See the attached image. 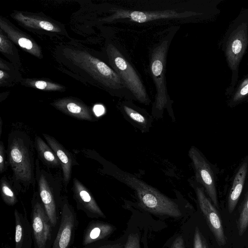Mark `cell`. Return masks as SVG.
Returning a JSON list of instances; mask_svg holds the SVG:
<instances>
[{
  "instance_id": "1",
  "label": "cell",
  "mask_w": 248,
  "mask_h": 248,
  "mask_svg": "<svg viewBox=\"0 0 248 248\" xmlns=\"http://www.w3.org/2000/svg\"><path fill=\"white\" fill-rule=\"evenodd\" d=\"M34 141L26 132L14 130L8 136L6 153L12 171L10 181L17 192L34 186L35 180Z\"/></svg>"
},
{
  "instance_id": "2",
  "label": "cell",
  "mask_w": 248,
  "mask_h": 248,
  "mask_svg": "<svg viewBox=\"0 0 248 248\" xmlns=\"http://www.w3.org/2000/svg\"><path fill=\"white\" fill-rule=\"evenodd\" d=\"M111 176L135 192L140 206L152 214L179 217L182 212L177 203L137 176L110 165Z\"/></svg>"
},
{
  "instance_id": "3",
  "label": "cell",
  "mask_w": 248,
  "mask_h": 248,
  "mask_svg": "<svg viewBox=\"0 0 248 248\" xmlns=\"http://www.w3.org/2000/svg\"><path fill=\"white\" fill-rule=\"evenodd\" d=\"M67 56L74 64L107 88L121 90L125 88L119 75L112 68L87 52L71 50Z\"/></svg>"
},
{
  "instance_id": "4",
  "label": "cell",
  "mask_w": 248,
  "mask_h": 248,
  "mask_svg": "<svg viewBox=\"0 0 248 248\" xmlns=\"http://www.w3.org/2000/svg\"><path fill=\"white\" fill-rule=\"evenodd\" d=\"M38 158L35 161V180L41 200L52 226L57 223V200L63 185L62 176L54 175L43 168Z\"/></svg>"
},
{
  "instance_id": "5",
  "label": "cell",
  "mask_w": 248,
  "mask_h": 248,
  "mask_svg": "<svg viewBox=\"0 0 248 248\" xmlns=\"http://www.w3.org/2000/svg\"><path fill=\"white\" fill-rule=\"evenodd\" d=\"M169 40L163 41L153 50L151 54L150 68L156 89L155 100L153 107L152 115L155 117H161L163 109H169L172 102L167 93L165 83V68Z\"/></svg>"
},
{
  "instance_id": "6",
  "label": "cell",
  "mask_w": 248,
  "mask_h": 248,
  "mask_svg": "<svg viewBox=\"0 0 248 248\" xmlns=\"http://www.w3.org/2000/svg\"><path fill=\"white\" fill-rule=\"evenodd\" d=\"M107 53L113 69L119 75L125 87L138 101L143 104H149L150 100L145 88L132 66L112 45L108 46Z\"/></svg>"
},
{
  "instance_id": "7",
  "label": "cell",
  "mask_w": 248,
  "mask_h": 248,
  "mask_svg": "<svg viewBox=\"0 0 248 248\" xmlns=\"http://www.w3.org/2000/svg\"><path fill=\"white\" fill-rule=\"evenodd\" d=\"M188 181L195 190L200 208L218 245L220 247L225 245L227 239L221 218L216 207L206 196L201 186L193 180L189 179Z\"/></svg>"
},
{
  "instance_id": "8",
  "label": "cell",
  "mask_w": 248,
  "mask_h": 248,
  "mask_svg": "<svg viewBox=\"0 0 248 248\" xmlns=\"http://www.w3.org/2000/svg\"><path fill=\"white\" fill-rule=\"evenodd\" d=\"M194 170L196 182L201 186L209 199L218 208V202L215 178L212 169L201 152L192 146L188 152Z\"/></svg>"
},
{
  "instance_id": "9",
  "label": "cell",
  "mask_w": 248,
  "mask_h": 248,
  "mask_svg": "<svg viewBox=\"0 0 248 248\" xmlns=\"http://www.w3.org/2000/svg\"><path fill=\"white\" fill-rule=\"evenodd\" d=\"M31 203L32 226L35 242L38 248H45L51 238V224L37 191H34Z\"/></svg>"
},
{
  "instance_id": "10",
  "label": "cell",
  "mask_w": 248,
  "mask_h": 248,
  "mask_svg": "<svg viewBox=\"0 0 248 248\" xmlns=\"http://www.w3.org/2000/svg\"><path fill=\"white\" fill-rule=\"evenodd\" d=\"M187 16L186 12H178L173 10L140 11L118 9L105 20L112 21L119 19H127L132 21L142 23L157 19L180 18L186 17Z\"/></svg>"
},
{
  "instance_id": "11",
  "label": "cell",
  "mask_w": 248,
  "mask_h": 248,
  "mask_svg": "<svg viewBox=\"0 0 248 248\" xmlns=\"http://www.w3.org/2000/svg\"><path fill=\"white\" fill-rule=\"evenodd\" d=\"M42 135L59 160L63 186L66 187L71 179L72 167L75 165H78V163L74 155L54 137L45 133H43Z\"/></svg>"
},
{
  "instance_id": "12",
  "label": "cell",
  "mask_w": 248,
  "mask_h": 248,
  "mask_svg": "<svg viewBox=\"0 0 248 248\" xmlns=\"http://www.w3.org/2000/svg\"><path fill=\"white\" fill-rule=\"evenodd\" d=\"M51 105L64 114L75 119L94 122L97 121L93 111L80 101L63 98L54 101Z\"/></svg>"
},
{
  "instance_id": "13",
  "label": "cell",
  "mask_w": 248,
  "mask_h": 248,
  "mask_svg": "<svg viewBox=\"0 0 248 248\" xmlns=\"http://www.w3.org/2000/svg\"><path fill=\"white\" fill-rule=\"evenodd\" d=\"M75 225V218L66 199L63 201L59 231L52 248H68Z\"/></svg>"
},
{
  "instance_id": "14",
  "label": "cell",
  "mask_w": 248,
  "mask_h": 248,
  "mask_svg": "<svg viewBox=\"0 0 248 248\" xmlns=\"http://www.w3.org/2000/svg\"><path fill=\"white\" fill-rule=\"evenodd\" d=\"M72 190L73 197L79 207L86 212L105 217L89 190L77 178L73 179Z\"/></svg>"
},
{
  "instance_id": "15",
  "label": "cell",
  "mask_w": 248,
  "mask_h": 248,
  "mask_svg": "<svg viewBox=\"0 0 248 248\" xmlns=\"http://www.w3.org/2000/svg\"><path fill=\"white\" fill-rule=\"evenodd\" d=\"M0 27L1 30L4 31L8 37L20 47L36 57H39L41 56L40 48L35 43L26 35L15 30L1 19L0 21Z\"/></svg>"
},
{
  "instance_id": "16",
  "label": "cell",
  "mask_w": 248,
  "mask_h": 248,
  "mask_svg": "<svg viewBox=\"0 0 248 248\" xmlns=\"http://www.w3.org/2000/svg\"><path fill=\"white\" fill-rule=\"evenodd\" d=\"M34 146L37 158L48 169L61 168V166L56 154L49 145L40 136L36 135Z\"/></svg>"
},
{
  "instance_id": "17",
  "label": "cell",
  "mask_w": 248,
  "mask_h": 248,
  "mask_svg": "<svg viewBox=\"0 0 248 248\" xmlns=\"http://www.w3.org/2000/svg\"><path fill=\"white\" fill-rule=\"evenodd\" d=\"M248 171V164L244 162L237 170L228 198V208L229 213L234 210L241 194Z\"/></svg>"
},
{
  "instance_id": "18",
  "label": "cell",
  "mask_w": 248,
  "mask_h": 248,
  "mask_svg": "<svg viewBox=\"0 0 248 248\" xmlns=\"http://www.w3.org/2000/svg\"><path fill=\"white\" fill-rule=\"evenodd\" d=\"M121 108L123 113L132 124L143 132L149 131L152 126L153 118L126 104H123Z\"/></svg>"
},
{
  "instance_id": "19",
  "label": "cell",
  "mask_w": 248,
  "mask_h": 248,
  "mask_svg": "<svg viewBox=\"0 0 248 248\" xmlns=\"http://www.w3.org/2000/svg\"><path fill=\"white\" fill-rule=\"evenodd\" d=\"M113 231V227L110 224L102 222L92 223L87 228L83 244L87 245L102 239L110 234Z\"/></svg>"
},
{
  "instance_id": "20",
  "label": "cell",
  "mask_w": 248,
  "mask_h": 248,
  "mask_svg": "<svg viewBox=\"0 0 248 248\" xmlns=\"http://www.w3.org/2000/svg\"><path fill=\"white\" fill-rule=\"evenodd\" d=\"M13 17L25 26L29 28L53 32H59L61 31L59 27L49 21L31 16H26L21 12L15 13Z\"/></svg>"
},
{
  "instance_id": "21",
  "label": "cell",
  "mask_w": 248,
  "mask_h": 248,
  "mask_svg": "<svg viewBox=\"0 0 248 248\" xmlns=\"http://www.w3.org/2000/svg\"><path fill=\"white\" fill-rule=\"evenodd\" d=\"M0 194L3 201L8 205H14L17 202L16 190L6 176H3L0 181Z\"/></svg>"
},
{
  "instance_id": "22",
  "label": "cell",
  "mask_w": 248,
  "mask_h": 248,
  "mask_svg": "<svg viewBox=\"0 0 248 248\" xmlns=\"http://www.w3.org/2000/svg\"><path fill=\"white\" fill-rule=\"evenodd\" d=\"M14 215L16 220L15 227V248H23L25 238V223L23 217L15 209Z\"/></svg>"
},
{
  "instance_id": "23",
  "label": "cell",
  "mask_w": 248,
  "mask_h": 248,
  "mask_svg": "<svg viewBox=\"0 0 248 248\" xmlns=\"http://www.w3.org/2000/svg\"><path fill=\"white\" fill-rule=\"evenodd\" d=\"M248 227V191L242 202L238 218L237 220V228L238 234L241 236L245 232Z\"/></svg>"
},
{
  "instance_id": "24",
  "label": "cell",
  "mask_w": 248,
  "mask_h": 248,
  "mask_svg": "<svg viewBox=\"0 0 248 248\" xmlns=\"http://www.w3.org/2000/svg\"><path fill=\"white\" fill-rule=\"evenodd\" d=\"M31 86L38 89L48 91H58L62 90V87L58 84L44 80H34L29 82Z\"/></svg>"
},
{
  "instance_id": "25",
  "label": "cell",
  "mask_w": 248,
  "mask_h": 248,
  "mask_svg": "<svg viewBox=\"0 0 248 248\" xmlns=\"http://www.w3.org/2000/svg\"><path fill=\"white\" fill-rule=\"evenodd\" d=\"M193 248H210L198 227L195 229Z\"/></svg>"
},
{
  "instance_id": "26",
  "label": "cell",
  "mask_w": 248,
  "mask_h": 248,
  "mask_svg": "<svg viewBox=\"0 0 248 248\" xmlns=\"http://www.w3.org/2000/svg\"><path fill=\"white\" fill-rule=\"evenodd\" d=\"M6 150L5 149L4 143L0 142V172L3 173L6 170L9 166L8 162L6 159Z\"/></svg>"
},
{
  "instance_id": "27",
  "label": "cell",
  "mask_w": 248,
  "mask_h": 248,
  "mask_svg": "<svg viewBox=\"0 0 248 248\" xmlns=\"http://www.w3.org/2000/svg\"><path fill=\"white\" fill-rule=\"evenodd\" d=\"M124 248H140L138 234L137 233L130 234L127 238Z\"/></svg>"
},
{
  "instance_id": "28",
  "label": "cell",
  "mask_w": 248,
  "mask_h": 248,
  "mask_svg": "<svg viewBox=\"0 0 248 248\" xmlns=\"http://www.w3.org/2000/svg\"><path fill=\"white\" fill-rule=\"evenodd\" d=\"M11 44L10 41L3 35L1 32L0 33V50L4 53H11Z\"/></svg>"
},
{
  "instance_id": "29",
  "label": "cell",
  "mask_w": 248,
  "mask_h": 248,
  "mask_svg": "<svg viewBox=\"0 0 248 248\" xmlns=\"http://www.w3.org/2000/svg\"><path fill=\"white\" fill-rule=\"evenodd\" d=\"M241 42L238 39L233 41L232 46V51L234 54H238L240 53L242 49Z\"/></svg>"
},
{
  "instance_id": "30",
  "label": "cell",
  "mask_w": 248,
  "mask_h": 248,
  "mask_svg": "<svg viewBox=\"0 0 248 248\" xmlns=\"http://www.w3.org/2000/svg\"><path fill=\"white\" fill-rule=\"evenodd\" d=\"M171 248H185L183 238L181 236L177 237L173 242Z\"/></svg>"
},
{
  "instance_id": "31",
  "label": "cell",
  "mask_w": 248,
  "mask_h": 248,
  "mask_svg": "<svg viewBox=\"0 0 248 248\" xmlns=\"http://www.w3.org/2000/svg\"><path fill=\"white\" fill-rule=\"evenodd\" d=\"M93 111L96 116L102 115L105 112V108L101 105H96L94 106Z\"/></svg>"
},
{
  "instance_id": "32",
  "label": "cell",
  "mask_w": 248,
  "mask_h": 248,
  "mask_svg": "<svg viewBox=\"0 0 248 248\" xmlns=\"http://www.w3.org/2000/svg\"><path fill=\"white\" fill-rule=\"evenodd\" d=\"M248 93V84L244 87L240 91V94L242 95H245Z\"/></svg>"
},
{
  "instance_id": "33",
  "label": "cell",
  "mask_w": 248,
  "mask_h": 248,
  "mask_svg": "<svg viewBox=\"0 0 248 248\" xmlns=\"http://www.w3.org/2000/svg\"><path fill=\"white\" fill-rule=\"evenodd\" d=\"M7 76L6 73H5L4 71H3L2 70H0V80L1 82L2 81V79H4V78H5Z\"/></svg>"
},
{
  "instance_id": "34",
  "label": "cell",
  "mask_w": 248,
  "mask_h": 248,
  "mask_svg": "<svg viewBox=\"0 0 248 248\" xmlns=\"http://www.w3.org/2000/svg\"><path fill=\"white\" fill-rule=\"evenodd\" d=\"M2 121L0 118V137H1V134H2Z\"/></svg>"
},
{
  "instance_id": "35",
  "label": "cell",
  "mask_w": 248,
  "mask_h": 248,
  "mask_svg": "<svg viewBox=\"0 0 248 248\" xmlns=\"http://www.w3.org/2000/svg\"></svg>"
}]
</instances>
